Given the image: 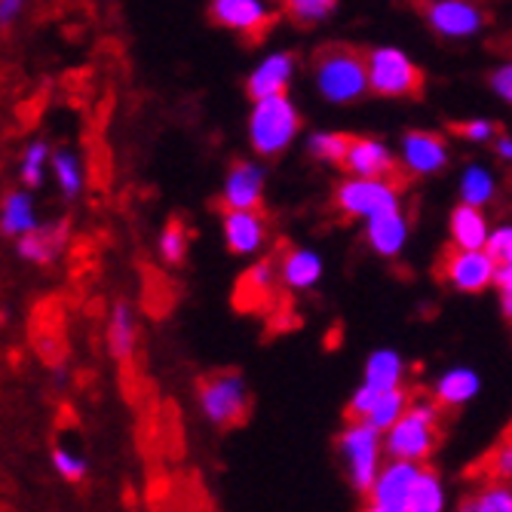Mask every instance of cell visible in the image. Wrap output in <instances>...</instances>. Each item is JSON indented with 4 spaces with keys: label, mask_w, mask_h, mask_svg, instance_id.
Wrapping results in <instances>:
<instances>
[{
    "label": "cell",
    "mask_w": 512,
    "mask_h": 512,
    "mask_svg": "<svg viewBox=\"0 0 512 512\" xmlns=\"http://www.w3.org/2000/svg\"><path fill=\"white\" fill-rule=\"evenodd\" d=\"M209 19L240 34L249 43H258L270 34L273 22L279 19V7H267L261 0H212Z\"/></svg>",
    "instance_id": "cell-10"
},
{
    "label": "cell",
    "mask_w": 512,
    "mask_h": 512,
    "mask_svg": "<svg viewBox=\"0 0 512 512\" xmlns=\"http://www.w3.org/2000/svg\"><path fill=\"white\" fill-rule=\"evenodd\" d=\"M497 298H500V310L506 319H512V273L506 276H497Z\"/></svg>",
    "instance_id": "cell-40"
},
{
    "label": "cell",
    "mask_w": 512,
    "mask_h": 512,
    "mask_svg": "<svg viewBox=\"0 0 512 512\" xmlns=\"http://www.w3.org/2000/svg\"><path fill=\"white\" fill-rule=\"evenodd\" d=\"M188 249H191V230L184 227V221H178V218L166 221L163 234H160V255H163V261L178 267V264H184V258H188Z\"/></svg>",
    "instance_id": "cell-33"
},
{
    "label": "cell",
    "mask_w": 512,
    "mask_h": 512,
    "mask_svg": "<svg viewBox=\"0 0 512 512\" xmlns=\"http://www.w3.org/2000/svg\"><path fill=\"white\" fill-rule=\"evenodd\" d=\"M362 384L378 390V393H393L399 387H405V359L399 350L381 347L371 350L362 368Z\"/></svg>",
    "instance_id": "cell-21"
},
{
    "label": "cell",
    "mask_w": 512,
    "mask_h": 512,
    "mask_svg": "<svg viewBox=\"0 0 512 512\" xmlns=\"http://www.w3.org/2000/svg\"><path fill=\"white\" fill-rule=\"evenodd\" d=\"M50 172L59 184V191L65 200H77L83 184H86V172H83V160L77 151L71 148H59L53 151V160H50Z\"/></svg>",
    "instance_id": "cell-28"
},
{
    "label": "cell",
    "mask_w": 512,
    "mask_h": 512,
    "mask_svg": "<svg viewBox=\"0 0 512 512\" xmlns=\"http://www.w3.org/2000/svg\"><path fill=\"white\" fill-rule=\"evenodd\" d=\"M53 470H56L65 482H71V485L83 482L86 473H89L86 457L77 454V451H71V448H65V445H56V448H53Z\"/></svg>",
    "instance_id": "cell-36"
},
{
    "label": "cell",
    "mask_w": 512,
    "mask_h": 512,
    "mask_svg": "<svg viewBox=\"0 0 512 512\" xmlns=\"http://www.w3.org/2000/svg\"><path fill=\"white\" fill-rule=\"evenodd\" d=\"M313 83L329 105H356L368 96L365 50L350 43H322L310 59Z\"/></svg>",
    "instance_id": "cell-1"
},
{
    "label": "cell",
    "mask_w": 512,
    "mask_h": 512,
    "mask_svg": "<svg viewBox=\"0 0 512 512\" xmlns=\"http://www.w3.org/2000/svg\"><path fill=\"white\" fill-rule=\"evenodd\" d=\"M37 227H40V218H37L34 197L28 191H10L4 203H0V234L22 240L34 234Z\"/></svg>",
    "instance_id": "cell-23"
},
{
    "label": "cell",
    "mask_w": 512,
    "mask_h": 512,
    "mask_svg": "<svg viewBox=\"0 0 512 512\" xmlns=\"http://www.w3.org/2000/svg\"><path fill=\"white\" fill-rule=\"evenodd\" d=\"M424 22L442 40H470L491 25V13L473 0H433L421 7Z\"/></svg>",
    "instance_id": "cell-8"
},
{
    "label": "cell",
    "mask_w": 512,
    "mask_h": 512,
    "mask_svg": "<svg viewBox=\"0 0 512 512\" xmlns=\"http://www.w3.org/2000/svg\"><path fill=\"white\" fill-rule=\"evenodd\" d=\"M485 467H488V473H491V482L512 485V439L500 442V445L488 454Z\"/></svg>",
    "instance_id": "cell-38"
},
{
    "label": "cell",
    "mask_w": 512,
    "mask_h": 512,
    "mask_svg": "<svg viewBox=\"0 0 512 512\" xmlns=\"http://www.w3.org/2000/svg\"><path fill=\"white\" fill-rule=\"evenodd\" d=\"M197 405L206 421L218 430L243 427L252 411V393H249L246 375L240 368L209 371L197 384Z\"/></svg>",
    "instance_id": "cell-4"
},
{
    "label": "cell",
    "mask_w": 512,
    "mask_h": 512,
    "mask_svg": "<svg viewBox=\"0 0 512 512\" xmlns=\"http://www.w3.org/2000/svg\"><path fill=\"white\" fill-rule=\"evenodd\" d=\"M353 145L350 132H335V129H319L307 135V154L316 163H329V166H344L347 151Z\"/></svg>",
    "instance_id": "cell-29"
},
{
    "label": "cell",
    "mask_w": 512,
    "mask_h": 512,
    "mask_svg": "<svg viewBox=\"0 0 512 512\" xmlns=\"http://www.w3.org/2000/svg\"><path fill=\"white\" fill-rule=\"evenodd\" d=\"M439 273L454 292L463 295H482L497 286V267L488 258V252H463V249H445Z\"/></svg>",
    "instance_id": "cell-11"
},
{
    "label": "cell",
    "mask_w": 512,
    "mask_h": 512,
    "mask_svg": "<svg viewBox=\"0 0 512 512\" xmlns=\"http://www.w3.org/2000/svg\"><path fill=\"white\" fill-rule=\"evenodd\" d=\"M445 506H448L445 482L427 463V467L421 470V479H417V485H414L408 512H445Z\"/></svg>",
    "instance_id": "cell-30"
},
{
    "label": "cell",
    "mask_w": 512,
    "mask_h": 512,
    "mask_svg": "<svg viewBox=\"0 0 512 512\" xmlns=\"http://www.w3.org/2000/svg\"><path fill=\"white\" fill-rule=\"evenodd\" d=\"M494 197H497V175L488 166L470 163L460 172V203L463 206H473V209L485 212V206L494 203Z\"/></svg>",
    "instance_id": "cell-26"
},
{
    "label": "cell",
    "mask_w": 512,
    "mask_h": 512,
    "mask_svg": "<svg viewBox=\"0 0 512 512\" xmlns=\"http://www.w3.org/2000/svg\"><path fill=\"white\" fill-rule=\"evenodd\" d=\"M362 512H393V509H384V506H378V503H368V500H365Z\"/></svg>",
    "instance_id": "cell-44"
},
{
    "label": "cell",
    "mask_w": 512,
    "mask_h": 512,
    "mask_svg": "<svg viewBox=\"0 0 512 512\" xmlns=\"http://www.w3.org/2000/svg\"><path fill=\"white\" fill-rule=\"evenodd\" d=\"M105 338H108V350L117 362H129L132 353H135V344H138V325H135V316H132V307L129 304H114L111 316H108V329H105Z\"/></svg>",
    "instance_id": "cell-24"
},
{
    "label": "cell",
    "mask_w": 512,
    "mask_h": 512,
    "mask_svg": "<svg viewBox=\"0 0 512 512\" xmlns=\"http://www.w3.org/2000/svg\"><path fill=\"white\" fill-rule=\"evenodd\" d=\"M267 188V169L255 160L230 163L221 181V209L224 212H261Z\"/></svg>",
    "instance_id": "cell-12"
},
{
    "label": "cell",
    "mask_w": 512,
    "mask_h": 512,
    "mask_svg": "<svg viewBox=\"0 0 512 512\" xmlns=\"http://www.w3.org/2000/svg\"><path fill=\"white\" fill-rule=\"evenodd\" d=\"M25 4L22 0H0V28H10L22 16Z\"/></svg>",
    "instance_id": "cell-41"
},
{
    "label": "cell",
    "mask_w": 512,
    "mask_h": 512,
    "mask_svg": "<svg viewBox=\"0 0 512 512\" xmlns=\"http://www.w3.org/2000/svg\"><path fill=\"white\" fill-rule=\"evenodd\" d=\"M279 267L273 261H258L252 264L243 276H240V295L237 304L240 307H261L270 292H273V279H276Z\"/></svg>",
    "instance_id": "cell-27"
},
{
    "label": "cell",
    "mask_w": 512,
    "mask_h": 512,
    "mask_svg": "<svg viewBox=\"0 0 512 512\" xmlns=\"http://www.w3.org/2000/svg\"><path fill=\"white\" fill-rule=\"evenodd\" d=\"M399 169L411 178H430L439 175L448 160H451V148L448 138L442 132L433 129H408L399 138Z\"/></svg>",
    "instance_id": "cell-9"
},
{
    "label": "cell",
    "mask_w": 512,
    "mask_h": 512,
    "mask_svg": "<svg viewBox=\"0 0 512 512\" xmlns=\"http://www.w3.org/2000/svg\"><path fill=\"white\" fill-rule=\"evenodd\" d=\"M491 148H494V157H497V160L512 163V135L500 132V135H497V142H494Z\"/></svg>",
    "instance_id": "cell-42"
},
{
    "label": "cell",
    "mask_w": 512,
    "mask_h": 512,
    "mask_svg": "<svg viewBox=\"0 0 512 512\" xmlns=\"http://www.w3.org/2000/svg\"><path fill=\"white\" fill-rule=\"evenodd\" d=\"M411 402H414V393L408 387H399L393 393H378L375 405H371V411H368V417H365L362 424H368L371 430H378L381 436H387L405 417Z\"/></svg>",
    "instance_id": "cell-25"
},
{
    "label": "cell",
    "mask_w": 512,
    "mask_h": 512,
    "mask_svg": "<svg viewBox=\"0 0 512 512\" xmlns=\"http://www.w3.org/2000/svg\"><path fill=\"white\" fill-rule=\"evenodd\" d=\"M344 169L353 178H381V181H396L399 175V157L390 151L375 135H353V145L347 151Z\"/></svg>",
    "instance_id": "cell-15"
},
{
    "label": "cell",
    "mask_w": 512,
    "mask_h": 512,
    "mask_svg": "<svg viewBox=\"0 0 512 512\" xmlns=\"http://www.w3.org/2000/svg\"><path fill=\"white\" fill-rule=\"evenodd\" d=\"M491 89H494V96L506 105H512V62H503L494 68L491 74Z\"/></svg>",
    "instance_id": "cell-39"
},
{
    "label": "cell",
    "mask_w": 512,
    "mask_h": 512,
    "mask_svg": "<svg viewBox=\"0 0 512 512\" xmlns=\"http://www.w3.org/2000/svg\"><path fill=\"white\" fill-rule=\"evenodd\" d=\"M368 89L381 99H417L424 92V68L399 46H371L365 50Z\"/></svg>",
    "instance_id": "cell-5"
},
{
    "label": "cell",
    "mask_w": 512,
    "mask_h": 512,
    "mask_svg": "<svg viewBox=\"0 0 512 512\" xmlns=\"http://www.w3.org/2000/svg\"><path fill=\"white\" fill-rule=\"evenodd\" d=\"M491 230H494V227L488 224V215H485L482 209L463 206V203H457V206L451 209V218H448L451 249H463V252H485Z\"/></svg>",
    "instance_id": "cell-18"
},
{
    "label": "cell",
    "mask_w": 512,
    "mask_h": 512,
    "mask_svg": "<svg viewBox=\"0 0 512 512\" xmlns=\"http://www.w3.org/2000/svg\"><path fill=\"white\" fill-rule=\"evenodd\" d=\"M485 252H488V258L494 261L497 276L512 273V224H497V227L491 230Z\"/></svg>",
    "instance_id": "cell-34"
},
{
    "label": "cell",
    "mask_w": 512,
    "mask_h": 512,
    "mask_svg": "<svg viewBox=\"0 0 512 512\" xmlns=\"http://www.w3.org/2000/svg\"><path fill=\"white\" fill-rule=\"evenodd\" d=\"M68 243V224L65 221H50V224H40L34 234L19 240V258H25L28 264L46 267L59 258V252Z\"/></svg>",
    "instance_id": "cell-22"
},
{
    "label": "cell",
    "mask_w": 512,
    "mask_h": 512,
    "mask_svg": "<svg viewBox=\"0 0 512 512\" xmlns=\"http://www.w3.org/2000/svg\"><path fill=\"white\" fill-rule=\"evenodd\" d=\"M53 160V151L50 145L43 142V138H31V142L22 148V184L25 188H40L43 184V175H46V166Z\"/></svg>",
    "instance_id": "cell-32"
},
{
    "label": "cell",
    "mask_w": 512,
    "mask_h": 512,
    "mask_svg": "<svg viewBox=\"0 0 512 512\" xmlns=\"http://www.w3.org/2000/svg\"><path fill=\"white\" fill-rule=\"evenodd\" d=\"M301 126L304 117L289 96L252 102L249 123H246L249 145L261 160H276L292 148V142H298Z\"/></svg>",
    "instance_id": "cell-3"
},
{
    "label": "cell",
    "mask_w": 512,
    "mask_h": 512,
    "mask_svg": "<svg viewBox=\"0 0 512 512\" xmlns=\"http://www.w3.org/2000/svg\"><path fill=\"white\" fill-rule=\"evenodd\" d=\"M295 74H298V56L295 53H289V50L267 53L246 77V96L252 102L286 96V89L292 86Z\"/></svg>",
    "instance_id": "cell-13"
},
{
    "label": "cell",
    "mask_w": 512,
    "mask_h": 512,
    "mask_svg": "<svg viewBox=\"0 0 512 512\" xmlns=\"http://www.w3.org/2000/svg\"><path fill=\"white\" fill-rule=\"evenodd\" d=\"M421 463H405V460H387L384 470L378 473L375 485L368 491V503H378L393 512H408L414 485L421 479Z\"/></svg>",
    "instance_id": "cell-14"
},
{
    "label": "cell",
    "mask_w": 512,
    "mask_h": 512,
    "mask_svg": "<svg viewBox=\"0 0 512 512\" xmlns=\"http://www.w3.org/2000/svg\"><path fill=\"white\" fill-rule=\"evenodd\" d=\"M476 512H512V485L488 482L473 494Z\"/></svg>",
    "instance_id": "cell-35"
},
{
    "label": "cell",
    "mask_w": 512,
    "mask_h": 512,
    "mask_svg": "<svg viewBox=\"0 0 512 512\" xmlns=\"http://www.w3.org/2000/svg\"><path fill=\"white\" fill-rule=\"evenodd\" d=\"M338 454L344 460V473H347V482L353 485V491L368 497L371 485H375L378 473L387 463L384 436L378 430H371L368 424L347 421L338 433Z\"/></svg>",
    "instance_id": "cell-6"
},
{
    "label": "cell",
    "mask_w": 512,
    "mask_h": 512,
    "mask_svg": "<svg viewBox=\"0 0 512 512\" xmlns=\"http://www.w3.org/2000/svg\"><path fill=\"white\" fill-rule=\"evenodd\" d=\"M335 13H338L335 0H292V4H279V16L298 28H316L322 22H329Z\"/></svg>",
    "instance_id": "cell-31"
},
{
    "label": "cell",
    "mask_w": 512,
    "mask_h": 512,
    "mask_svg": "<svg viewBox=\"0 0 512 512\" xmlns=\"http://www.w3.org/2000/svg\"><path fill=\"white\" fill-rule=\"evenodd\" d=\"M454 135H460L463 142H473V145H494L500 126L488 117H470L463 123H454Z\"/></svg>",
    "instance_id": "cell-37"
},
{
    "label": "cell",
    "mask_w": 512,
    "mask_h": 512,
    "mask_svg": "<svg viewBox=\"0 0 512 512\" xmlns=\"http://www.w3.org/2000/svg\"><path fill=\"white\" fill-rule=\"evenodd\" d=\"M457 512H476V503H473V494H470V497H463V500H460V506H457Z\"/></svg>",
    "instance_id": "cell-43"
},
{
    "label": "cell",
    "mask_w": 512,
    "mask_h": 512,
    "mask_svg": "<svg viewBox=\"0 0 512 512\" xmlns=\"http://www.w3.org/2000/svg\"><path fill=\"white\" fill-rule=\"evenodd\" d=\"M362 237L368 243V249L381 255V258H399L402 249L408 246V218L402 209L378 215L362 224Z\"/></svg>",
    "instance_id": "cell-17"
},
{
    "label": "cell",
    "mask_w": 512,
    "mask_h": 512,
    "mask_svg": "<svg viewBox=\"0 0 512 512\" xmlns=\"http://www.w3.org/2000/svg\"><path fill=\"white\" fill-rule=\"evenodd\" d=\"M335 209L344 218L371 221L378 215L402 209V191L399 181H381V178H353L347 175L335 188Z\"/></svg>",
    "instance_id": "cell-7"
},
{
    "label": "cell",
    "mask_w": 512,
    "mask_h": 512,
    "mask_svg": "<svg viewBox=\"0 0 512 512\" xmlns=\"http://www.w3.org/2000/svg\"><path fill=\"white\" fill-rule=\"evenodd\" d=\"M442 411L445 408L430 393H414V402L405 411V417L384 436L387 460H405L427 467V460L433 457L442 436Z\"/></svg>",
    "instance_id": "cell-2"
},
{
    "label": "cell",
    "mask_w": 512,
    "mask_h": 512,
    "mask_svg": "<svg viewBox=\"0 0 512 512\" xmlns=\"http://www.w3.org/2000/svg\"><path fill=\"white\" fill-rule=\"evenodd\" d=\"M322 255L304 246H292L279 258V283L289 292H307L322 279Z\"/></svg>",
    "instance_id": "cell-19"
},
{
    "label": "cell",
    "mask_w": 512,
    "mask_h": 512,
    "mask_svg": "<svg viewBox=\"0 0 512 512\" xmlns=\"http://www.w3.org/2000/svg\"><path fill=\"white\" fill-rule=\"evenodd\" d=\"M221 234L227 252H234L240 258L255 255L267 243V218L264 212H224Z\"/></svg>",
    "instance_id": "cell-16"
},
{
    "label": "cell",
    "mask_w": 512,
    "mask_h": 512,
    "mask_svg": "<svg viewBox=\"0 0 512 512\" xmlns=\"http://www.w3.org/2000/svg\"><path fill=\"white\" fill-rule=\"evenodd\" d=\"M482 390V378L479 371L470 365H454L433 381L430 396L442 405V408H463L467 402H473Z\"/></svg>",
    "instance_id": "cell-20"
}]
</instances>
